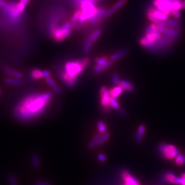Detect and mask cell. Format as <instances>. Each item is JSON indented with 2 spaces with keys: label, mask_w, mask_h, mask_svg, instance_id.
Instances as JSON below:
<instances>
[{
  "label": "cell",
  "mask_w": 185,
  "mask_h": 185,
  "mask_svg": "<svg viewBox=\"0 0 185 185\" xmlns=\"http://www.w3.org/2000/svg\"><path fill=\"white\" fill-rule=\"evenodd\" d=\"M121 177L124 181V185H140L139 181L134 177H133L130 172L124 170L121 172Z\"/></svg>",
  "instance_id": "obj_7"
},
{
  "label": "cell",
  "mask_w": 185,
  "mask_h": 185,
  "mask_svg": "<svg viewBox=\"0 0 185 185\" xmlns=\"http://www.w3.org/2000/svg\"><path fill=\"white\" fill-rule=\"evenodd\" d=\"M158 149L162 156L168 160L175 159V158L180 153L179 151L175 146L170 144H159L158 145Z\"/></svg>",
  "instance_id": "obj_3"
},
{
  "label": "cell",
  "mask_w": 185,
  "mask_h": 185,
  "mask_svg": "<svg viewBox=\"0 0 185 185\" xmlns=\"http://www.w3.org/2000/svg\"><path fill=\"white\" fill-rule=\"evenodd\" d=\"M118 110V112H119V114L120 115H122V116H124V115H125V112H124V110H122V108H119V110Z\"/></svg>",
  "instance_id": "obj_44"
},
{
  "label": "cell",
  "mask_w": 185,
  "mask_h": 185,
  "mask_svg": "<svg viewBox=\"0 0 185 185\" xmlns=\"http://www.w3.org/2000/svg\"><path fill=\"white\" fill-rule=\"evenodd\" d=\"M172 10H180L182 9V2L181 0H174L172 3Z\"/></svg>",
  "instance_id": "obj_33"
},
{
  "label": "cell",
  "mask_w": 185,
  "mask_h": 185,
  "mask_svg": "<svg viewBox=\"0 0 185 185\" xmlns=\"http://www.w3.org/2000/svg\"><path fill=\"white\" fill-rule=\"evenodd\" d=\"M31 163L35 169H39L40 167V160L37 153H34L31 155Z\"/></svg>",
  "instance_id": "obj_21"
},
{
  "label": "cell",
  "mask_w": 185,
  "mask_h": 185,
  "mask_svg": "<svg viewBox=\"0 0 185 185\" xmlns=\"http://www.w3.org/2000/svg\"><path fill=\"white\" fill-rule=\"evenodd\" d=\"M4 82L8 84H11V85H21L23 83V81L22 80H20L19 79L16 78H6L4 80Z\"/></svg>",
  "instance_id": "obj_26"
},
{
  "label": "cell",
  "mask_w": 185,
  "mask_h": 185,
  "mask_svg": "<svg viewBox=\"0 0 185 185\" xmlns=\"http://www.w3.org/2000/svg\"><path fill=\"white\" fill-rule=\"evenodd\" d=\"M120 79H119V76L117 75V73H115L112 76V82L113 83L116 84L118 85L119 82H120Z\"/></svg>",
  "instance_id": "obj_39"
},
{
  "label": "cell",
  "mask_w": 185,
  "mask_h": 185,
  "mask_svg": "<svg viewBox=\"0 0 185 185\" xmlns=\"http://www.w3.org/2000/svg\"><path fill=\"white\" fill-rule=\"evenodd\" d=\"M147 18L148 19H149L153 23H155L156 24V25H158V26H160V27H167V25L166 23V22H164V21H162L160 19H158L153 14L152 12L149 10V9H148V11H147Z\"/></svg>",
  "instance_id": "obj_11"
},
{
  "label": "cell",
  "mask_w": 185,
  "mask_h": 185,
  "mask_svg": "<svg viewBox=\"0 0 185 185\" xmlns=\"http://www.w3.org/2000/svg\"><path fill=\"white\" fill-rule=\"evenodd\" d=\"M101 34V31L100 30H97L89 35L88 39L91 40L93 43L99 38V37L100 36Z\"/></svg>",
  "instance_id": "obj_27"
},
{
  "label": "cell",
  "mask_w": 185,
  "mask_h": 185,
  "mask_svg": "<svg viewBox=\"0 0 185 185\" xmlns=\"http://www.w3.org/2000/svg\"><path fill=\"white\" fill-rule=\"evenodd\" d=\"M110 137V133H108L107 132L103 134L101 138L100 139L99 141H98V142L97 143V146H103L108 140Z\"/></svg>",
  "instance_id": "obj_28"
},
{
  "label": "cell",
  "mask_w": 185,
  "mask_h": 185,
  "mask_svg": "<svg viewBox=\"0 0 185 185\" xmlns=\"http://www.w3.org/2000/svg\"><path fill=\"white\" fill-rule=\"evenodd\" d=\"M172 3L171 0H153V7L163 12L168 16L171 14Z\"/></svg>",
  "instance_id": "obj_4"
},
{
  "label": "cell",
  "mask_w": 185,
  "mask_h": 185,
  "mask_svg": "<svg viewBox=\"0 0 185 185\" xmlns=\"http://www.w3.org/2000/svg\"><path fill=\"white\" fill-rule=\"evenodd\" d=\"M164 179L170 183L177 185H185V178L182 177H177L174 173H172L171 172H168L165 174Z\"/></svg>",
  "instance_id": "obj_8"
},
{
  "label": "cell",
  "mask_w": 185,
  "mask_h": 185,
  "mask_svg": "<svg viewBox=\"0 0 185 185\" xmlns=\"http://www.w3.org/2000/svg\"><path fill=\"white\" fill-rule=\"evenodd\" d=\"M146 132V127L144 125H140L137 130V132L135 135V141L137 143H140L143 141V137Z\"/></svg>",
  "instance_id": "obj_18"
},
{
  "label": "cell",
  "mask_w": 185,
  "mask_h": 185,
  "mask_svg": "<svg viewBox=\"0 0 185 185\" xmlns=\"http://www.w3.org/2000/svg\"><path fill=\"white\" fill-rule=\"evenodd\" d=\"M92 42L87 39V40L86 41L84 45V47H83V52L84 54H87L89 52V51H91V49L92 48Z\"/></svg>",
  "instance_id": "obj_34"
},
{
  "label": "cell",
  "mask_w": 185,
  "mask_h": 185,
  "mask_svg": "<svg viewBox=\"0 0 185 185\" xmlns=\"http://www.w3.org/2000/svg\"><path fill=\"white\" fill-rule=\"evenodd\" d=\"M109 92H110L111 96L117 99V98H119V96L123 93V90L119 86L117 85V86H116V87L110 89Z\"/></svg>",
  "instance_id": "obj_20"
},
{
  "label": "cell",
  "mask_w": 185,
  "mask_h": 185,
  "mask_svg": "<svg viewBox=\"0 0 185 185\" xmlns=\"http://www.w3.org/2000/svg\"><path fill=\"white\" fill-rule=\"evenodd\" d=\"M157 29L158 30L166 35L171 36V37H177L179 35L180 32L178 31L177 30L174 29V28H169L167 27H162L157 25Z\"/></svg>",
  "instance_id": "obj_10"
},
{
  "label": "cell",
  "mask_w": 185,
  "mask_h": 185,
  "mask_svg": "<svg viewBox=\"0 0 185 185\" xmlns=\"http://www.w3.org/2000/svg\"><path fill=\"white\" fill-rule=\"evenodd\" d=\"M8 180L9 183V185H18L17 180L13 174H10L8 176Z\"/></svg>",
  "instance_id": "obj_37"
},
{
  "label": "cell",
  "mask_w": 185,
  "mask_h": 185,
  "mask_svg": "<svg viewBox=\"0 0 185 185\" xmlns=\"http://www.w3.org/2000/svg\"><path fill=\"white\" fill-rule=\"evenodd\" d=\"M109 106H110L111 108H113L116 110H119L120 108V104L118 103V101L116 100V98H114L112 96L110 97V99L109 101Z\"/></svg>",
  "instance_id": "obj_32"
},
{
  "label": "cell",
  "mask_w": 185,
  "mask_h": 185,
  "mask_svg": "<svg viewBox=\"0 0 185 185\" xmlns=\"http://www.w3.org/2000/svg\"><path fill=\"white\" fill-rule=\"evenodd\" d=\"M166 23L167 26H169L170 28L176 30L179 29L181 27V24L179 22L172 19H168L166 21Z\"/></svg>",
  "instance_id": "obj_24"
},
{
  "label": "cell",
  "mask_w": 185,
  "mask_h": 185,
  "mask_svg": "<svg viewBox=\"0 0 185 185\" xmlns=\"http://www.w3.org/2000/svg\"><path fill=\"white\" fill-rule=\"evenodd\" d=\"M106 11H107L106 10V9L104 8H98L96 15L93 18H92L91 19H89V20L92 23H95L98 22L102 18H103V17L104 18Z\"/></svg>",
  "instance_id": "obj_13"
},
{
  "label": "cell",
  "mask_w": 185,
  "mask_h": 185,
  "mask_svg": "<svg viewBox=\"0 0 185 185\" xmlns=\"http://www.w3.org/2000/svg\"><path fill=\"white\" fill-rule=\"evenodd\" d=\"M139 43L140 44L141 46H142L146 48H153L154 46V43L151 41H149V40H147V39H146L144 37H142L141 39H140Z\"/></svg>",
  "instance_id": "obj_25"
},
{
  "label": "cell",
  "mask_w": 185,
  "mask_h": 185,
  "mask_svg": "<svg viewBox=\"0 0 185 185\" xmlns=\"http://www.w3.org/2000/svg\"><path fill=\"white\" fill-rule=\"evenodd\" d=\"M103 134L99 132V133H97L95 136L93 137V139L90 141V142L88 144V147L89 149H94V148L95 147V146L96 145H97V143L98 142V141H99L100 139L101 138V135H102Z\"/></svg>",
  "instance_id": "obj_23"
},
{
  "label": "cell",
  "mask_w": 185,
  "mask_h": 185,
  "mask_svg": "<svg viewBox=\"0 0 185 185\" xmlns=\"http://www.w3.org/2000/svg\"><path fill=\"white\" fill-rule=\"evenodd\" d=\"M46 82L49 84V86H50L53 89V91L55 93H56L59 95H60L62 93H63V91H62V90L60 88L59 86H58L56 84V82H55V80L52 78H51V77H49L48 78H46Z\"/></svg>",
  "instance_id": "obj_15"
},
{
  "label": "cell",
  "mask_w": 185,
  "mask_h": 185,
  "mask_svg": "<svg viewBox=\"0 0 185 185\" xmlns=\"http://www.w3.org/2000/svg\"><path fill=\"white\" fill-rule=\"evenodd\" d=\"M128 53V51L127 49H122L121 51H119V52L113 54L110 56V60H112L113 62L116 61L123 57L125 56Z\"/></svg>",
  "instance_id": "obj_19"
},
{
  "label": "cell",
  "mask_w": 185,
  "mask_h": 185,
  "mask_svg": "<svg viewBox=\"0 0 185 185\" xmlns=\"http://www.w3.org/2000/svg\"><path fill=\"white\" fill-rule=\"evenodd\" d=\"M108 60V59L106 56H103L102 58H96L95 59L96 64L97 65H101V66L104 65L107 63Z\"/></svg>",
  "instance_id": "obj_35"
},
{
  "label": "cell",
  "mask_w": 185,
  "mask_h": 185,
  "mask_svg": "<svg viewBox=\"0 0 185 185\" xmlns=\"http://www.w3.org/2000/svg\"><path fill=\"white\" fill-rule=\"evenodd\" d=\"M182 9H185V0L182 2Z\"/></svg>",
  "instance_id": "obj_45"
},
{
  "label": "cell",
  "mask_w": 185,
  "mask_h": 185,
  "mask_svg": "<svg viewBox=\"0 0 185 185\" xmlns=\"http://www.w3.org/2000/svg\"><path fill=\"white\" fill-rule=\"evenodd\" d=\"M52 96L51 91L32 93L24 96L15 106L13 116L25 122L37 119L45 112Z\"/></svg>",
  "instance_id": "obj_1"
},
{
  "label": "cell",
  "mask_w": 185,
  "mask_h": 185,
  "mask_svg": "<svg viewBox=\"0 0 185 185\" xmlns=\"http://www.w3.org/2000/svg\"><path fill=\"white\" fill-rule=\"evenodd\" d=\"M97 158L98 159V161L101 162H103L106 161V156L103 153L98 154L97 156Z\"/></svg>",
  "instance_id": "obj_40"
},
{
  "label": "cell",
  "mask_w": 185,
  "mask_h": 185,
  "mask_svg": "<svg viewBox=\"0 0 185 185\" xmlns=\"http://www.w3.org/2000/svg\"><path fill=\"white\" fill-rule=\"evenodd\" d=\"M113 64V61L112 60H108L107 63L103 66L99 65H96L95 67H94V72L96 75H100L101 72L108 69L111 65Z\"/></svg>",
  "instance_id": "obj_14"
},
{
  "label": "cell",
  "mask_w": 185,
  "mask_h": 185,
  "mask_svg": "<svg viewBox=\"0 0 185 185\" xmlns=\"http://www.w3.org/2000/svg\"><path fill=\"white\" fill-rule=\"evenodd\" d=\"M42 73H43L42 70L38 68H35L31 70L30 72V75H31V77L34 80H39L43 78Z\"/></svg>",
  "instance_id": "obj_22"
},
{
  "label": "cell",
  "mask_w": 185,
  "mask_h": 185,
  "mask_svg": "<svg viewBox=\"0 0 185 185\" xmlns=\"http://www.w3.org/2000/svg\"><path fill=\"white\" fill-rule=\"evenodd\" d=\"M97 128L98 129V131L99 132L101 133V134H104L105 132H107V126L106 125V123L101 121V120H99L97 122Z\"/></svg>",
  "instance_id": "obj_30"
},
{
  "label": "cell",
  "mask_w": 185,
  "mask_h": 185,
  "mask_svg": "<svg viewBox=\"0 0 185 185\" xmlns=\"http://www.w3.org/2000/svg\"><path fill=\"white\" fill-rule=\"evenodd\" d=\"M127 3V0H119L118 1L113 7H111L108 10L106 11V13L104 16V18H107L111 15L114 14L116 11H117L118 10H119L121 7H122L123 6L125 5Z\"/></svg>",
  "instance_id": "obj_9"
},
{
  "label": "cell",
  "mask_w": 185,
  "mask_h": 185,
  "mask_svg": "<svg viewBox=\"0 0 185 185\" xmlns=\"http://www.w3.org/2000/svg\"><path fill=\"white\" fill-rule=\"evenodd\" d=\"M149 10H151L153 14L159 19H160L162 21H167V19H168V16L167 15H165V13H164L163 12L159 11L156 8H155L154 7H151V8H149Z\"/></svg>",
  "instance_id": "obj_16"
},
{
  "label": "cell",
  "mask_w": 185,
  "mask_h": 185,
  "mask_svg": "<svg viewBox=\"0 0 185 185\" xmlns=\"http://www.w3.org/2000/svg\"><path fill=\"white\" fill-rule=\"evenodd\" d=\"M0 94H1V91H0Z\"/></svg>",
  "instance_id": "obj_47"
},
{
  "label": "cell",
  "mask_w": 185,
  "mask_h": 185,
  "mask_svg": "<svg viewBox=\"0 0 185 185\" xmlns=\"http://www.w3.org/2000/svg\"><path fill=\"white\" fill-rule=\"evenodd\" d=\"M171 14L176 19H180L181 18V13L179 10H172L171 11Z\"/></svg>",
  "instance_id": "obj_38"
},
{
  "label": "cell",
  "mask_w": 185,
  "mask_h": 185,
  "mask_svg": "<svg viewBox=\"0 0 185 185\" xmlns=\"http://www.w3.org/2000/svg\"><path fill=\"white\" fill-rule=\"evenodd\" d=\"M72 28V23L71 22H67L64 23L60 28H53V37L54 39L58 42L64 40L63 36L64 32L68 30H71Z\"/></svg>",
  "instance_id": "obj_6"
},
{
  "label": "cell",
  "mask_w": 185,
  "mask_h": 185,
  "mask_svg": "<svg viewBox=\"0 0 185 185\" xmlns=\"http://www.w3.org/2000/svg\"><path fill=\"white\" fill-rule=\"evenodd\" d=\"M4 71L5 73L7 74V75L13 77L14 78L20 79L23 76V75H22V72H20L19 71H17L16 70H14L11 69L10 68H8V67H5L4 68Z\"/></svg>",
  "instance_id": "obj_17"
},
{
  "label": "cell",
  "mask_w": 185,
  "mask_h": 185,
  "mask_svg": "<svg viewBox=\"0 0 185 185\" xmlns=\"http://www.w3.org/2000/svg\"><path fill=\"white\" fill-rule=\"evenodd\" d=\"M100 104L106 112L108 113L110 112L111 107L109 106V101L110 99V94L109 90L106 86H102L100 89Z\"/></svg>",
  "instance_id": "obj_5"
},
{
  "label": "cell",
  "mask_w": 185,
  "mask_h": 185,
  "mask_svg": "<svg viewBox=\"0 0 185 185\" xmlns=\"http://www.w3.org/2000/svg\"><path fill=\"white\" fill-rule=\"evenodd\" d=\"M34 185H52L50 183L42 181H37L34 183Z\"/></svg>",
  "instance_id": "obj_42"
},
{
  "label": "cell",
  "mask_w": 185,
  "mask_h": 185,
  "mask_svg": "<svg viewBox=\"0 0 185 185\" xmlns=\"http://www.w3.org/2000/svg\"><path fill=\"white\" fill-rule=\"evenodd\" d=\"M7 3H6L4 0H0V7L5 9L7 7Z\"/></svg>",
  "instance_id": "obj_43"
},
{
  "label": "cell",
  "mask_w": 185,
  "mask_h": 185,
  "mask_svg": "<svg viewBox=\"0 0 185 185\" xmlns=\"http://www.w3.org/2000/svg\"><path fill=\"white\" fill-rule=\"evenodd\" d=\"M181 177H183V178H185V172H184V173H183V174H181Z\"/></svg>",
  "instance_id": "obj_46"
},
{
  "label": "cell",
  "mask_w": 185,
  "mask_h": 185,
  "mask_svg": "<svg viewBox=\"0 0 185 185\" xmlns=\"http://www.w3.org/2000/svg\"><path fill=\"white\" fill-rule=\"evenodd\" d=\"M175 162L176 164L178 166L183 165L185 164V155H181L179 153L175 158Z\"/></svg>",
  "instance_id": "obj_29"
},
{
  "label": "cell",
  "mask_w": 185,
  "mask_h": 185,
  "mask_svg": "<svg viewBox=\"0 0 185 185\" xmlns=\"http://www.w3.org/2000/svg\"><path fill=\"white\" fill-rule=\"evenodd\" d=\"M90 63L89 58H85L75 61H68L65 64L64 71L60 72L58 77L68 88L75 85L78 77Z\"/></svg>",
  "instance_id": "obj_2"
},
{
  "label": "cell",
  "mask_w": 185,
  "mask_h": 185,
  "mask_svg": "<svg viewBox=\"0 0 185 185\" xmlns=\"http://www.w3.org/2000/svg\"><path fill=\"white\" fill-rule=\"evenodd\" d=\"M118 86L123 90L128 92H133L135 90L134 86L133 84L127 80H120L118 84Z\"/></svg>",
  "instance_id": "obj_12"
},
{
  "label": "cell",
  "mask_w": 185,
  "mask_h": 185,
  "mask_svg": "<svg viewBox=\"0 0 185 185\" xmlns=\"http://www.w3.org/2000/svg\"><path fill=\"white\" fill-rule=\"evenodd\" d=\"M51 72L48 71V70H44L43 71V73H42V75H43V78H44V79H46V78H48L51 76Z\"/></svg>",
  "instance_id": "obj_41"
},
{
  "label": "cell",
  "mask_w": 185,
  "mask_h": 185,
  "mask_svg": "<svg viewBox=\"0 0 185 185\" xmlns=\"http://www.w3.org/2000/svg\"><path fill=\"white\" fill-rule=\"evenodd\" d=\"M81 13H82L81 10H77L75 13V14L73 15L72 17L71 18V22L72 23H76L77 21H79L81 16Z\"/></svg>",
  "instance_id": "obj_36"
},
{
  "label": "cell",
  "mask_w": 185,
  "mask_h": 185,
  "mask_svg": "<svg viewBox=\"0 0 185 185\" xmlns=\"http://www.w3.org/2000/svg\"><path fill=\"white\" fill-rule=\"evenodd\" d=\"M30 1V0H20L19 4H18V10L20 14L22 13V12L25 8L27 3Z\"/></svg>",
  "instance_id": "obj_31"
}]
</instances>
